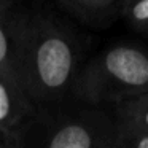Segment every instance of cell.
Here are the masks:
<instances>
[{
	"label": "cell",
	"mask_w": 148,
	"mask_h": 148,
	"mask_svg": "<svg viewBox=\"0 0 148 148\" xmlns=\"http://www.w3.org/2000/svg\"><path fill=\"white\" fill-rule=\"evenodd\" d=\"M14 78L37 103L72 96L81 67L77 34L53 13L14 7L10 11Z\"/></svg>",
	"instance_id": "obj_1"
},
{
	"label": "cell",
	"mask_w": 148,
	"mask_h": 148,
	"mask_svg": "<svg viewBox=\"0 0 148 148\" xmlns=\"http://www.w3.org/2000/svg\"><path fill=\"white\" fill-rule=\"evenodd\" d=\"M115 108L73 96L37 105L29 121L18 131L19 148H113Z\"/></svg>",
	"instance_id": "obj_2"
},
{
	"label": "cell",
	"mask_w": 148,
	"mask_h": 148,
	"mask_svg": "<svg viewBox=\"0 0 148 148\" xmlns=\"http://www.w3.org/2000/svg\"><path fill=\"white\" fill-rule=\"evenodd\" d=\"M148 91V51L137 45H113L81 64L72 96L113 105Z\"/></svg>",
	"instance_id": "obj_3"
},
{
	"label": "cell",
	"mask_w": 148,
	"mask_h": 148,
	"mask_svg": "<svg viewBox=\"0 0 148 148\" xmlns=\"http://www.w3.org/2000/svg\"><path fill=\"white\" fill-rule=\"evenodd\" d=\"M37 108V103L27 96L16 78L0 73V126L18 134L29 121ZM19 143V142H18Z\"/></svg>",
	"instance_id": "obj_4"
},
{
	"label": "cell",
	"mask_w": 148,
	"mask_h": 148,
	"mask_svg": "<svg viewBox=\"0 0 148 148\" xmlns=\"http://www.w3.org/2000/svg\"><path fill=\"white\" fill-rule=\"evenodd\" d=\"M69 14L89 27H107L121 14L123 0H58Z\"/></svg>",
	"instance_id": "obj_5"
},
{
	"label": "cell",
	"mask_w": 148,
	"mask_h": 148,
	"mask_svg": "<svg viewBox=\"0 0 148 148\" xmlns=\"http://www.w3.org/2000/svg\"><path fill=\"white\" fill-rule=\"evenodd\" d=\"M116 119L148 129V91L113 103Z\"/></svg>",
	"instance_id": "obj_6"
},
{
	"label": "cell",
	"mask_w": 148,
	"mask_h": 148,
	"mask_svg": "<svg viewBox=\"0 0 148 148\" xmlns=\"http://www.w3.org/2000/svg\"><path fill=\"white\" fill-rule=\"evenodd\" d=\"M113 148H148V129L116 119Z\"/></svg>",
	"instance_id": "obj_7"
},
{
	"label": "cell",
	"mask_w": 148,
	"mask_h": 148,
	"mask_svg": "<svg viewBox=\"0 0 148 148\" xmlns=\"http://www.w3.org/2000/svg\"><path fill=\"white\" fill-rule=\"evenodd\" d=\"M10 11H0V73L14 78L13 37L10 27Z\"/></svg>",
	"instance_id": "obj_8"
},
{
	"label": "cell",
	"mask_w": 148,
	"mask_h": 148,
	"mask_svg": "<svg viewBox=\"0 0 148 148\" xmlns=\"http://www.w3.org/2000/svg\"><path fill=\"white\" fill-rule=\"evenodd\" d=\"M121 16L132 29L148 34V0H123Z\"/></svg>",
	"instance_id": "obj_9"
},
{
	"label": "cell",
	"mask_w": 148,
	"mask_h": 148,
	"mask_svg": "<svg viewBox=\"0 0 148 148\" xmlns=\"http://www.w3.org/2000/svg\"><path fill=\"white\" fill-rule=\"evenodd\" d=\"M0 148H19L18 137L0 126Z\"/></svg>",
	"instance_id": "obj_10"
},
{
	"label": "cell",
	"mask_w": 148,
	"mask_h": 148,
	"mask_svg": "<svg viewBox=\"0 0 148 148\" xmlns=\"http://www.w3.org/2000/svg\"><path fill=\"white\" fill-rule=\"evenodd\" d=\"M19 0H0V11H8L18 5Z\"/></svg>",
	"instance_id": "obj_11"
}]
</instances>
